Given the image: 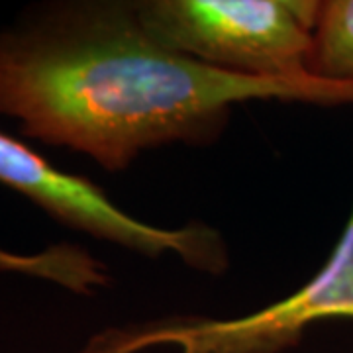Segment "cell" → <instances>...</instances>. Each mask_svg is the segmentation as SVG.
<instances>
[{"label": "cell", "instance_id": "cell-1", "mask_svg": "<svg viewBox=\"0 0 353 353\" xmlns=\"http://www.w3.org/2000/svg\"><path fill=\"white\" fill-rule=\"evenodd\" d=\"M250 101L353 104V83L230 75L161 48L136 0H59L0 30V114L26 138L124 171L171 143L210 145Z\"/></svg>", "mask_w": 353, "mask_h": 353}, {"label": "cell", "instance_id": "cell-2", "mask_svg": "<svg viewBox=\"0 0 353 353\" xmlns=\"http://www.w3.org/2000/svg\"><path fill=\"white\" fill-rule=\"evenodd\" d=\"M316 0H136L161 48L230 75L308 79Z\"/></svg>", "mask_w": 353, "mask_h": 353}, {"label": "cell", "instance_id": "cell-3", "mask_svg": "<svg viewBox=\"0 0 353 353\" xmlns=\"http://www.w3.org/2000/svg\"><path fill=\"white\" fill-rule=\"evenodd\" d=\"M326 318H353V210L322 271L287 299L232 320L167 316L110 326L75 353H141L165 345L181 353H281Z\"/></svg>", "mask_w": 353, "mask_h": 353}, {"label": "cell", "instance_id": "cell-4", "mask_svg": "<svg viewBox=\"0 0 353 353\" xmlns=\"http://www.w3.org/2000/svg\"><path fill=\"white\" fill-rule=\"evenodd\" d=\"M0 185L20 192L59 224L150 259L176 255L190 269L224 275L230 253L212 226L157 228L132 216L87 176L59 171L24 141L0 132Z\"/></svg>", "mask_w": 353, "mask_h": 353}, {"label": "cell", "instance_id": "cell-5", "mask_svg": "<svg viewBox=\"0 0 353 353\" xmlns=\"http://www.w3.org/2000/svg\"><path fill=\"white\" fill-rule=\"evenodd\" d=\"M0 271L41 279L75 294H92L112 283L108 267L81 245L55 243L34 253L0 248Z\"/></svg>", "mask_w": 353, "mask_h": 353}, {"label": "cell", "instance_id": "cell-6", "mask_svg": "<svg viewBox=\"0 0 353 353\" xmlns=\"http://www.w3.org/2000/svg\"><path fill=\"white\" fill-rule=\"evenodd\" d=\"M308 71L318 79L353 83V0L320 2Z\"/></svg>", "mask_w": 353, "mask_h": 353}]
</instances>
